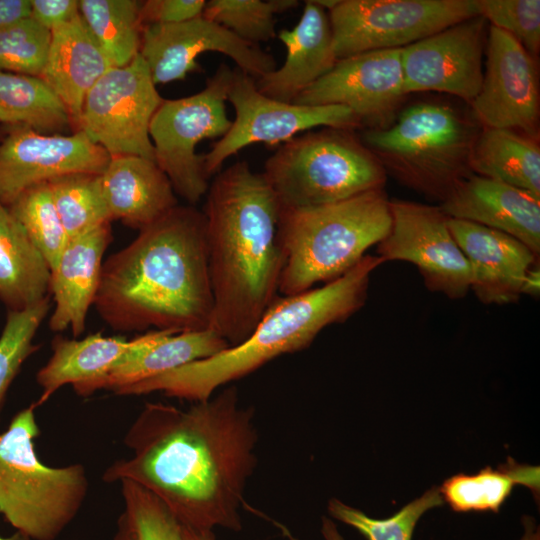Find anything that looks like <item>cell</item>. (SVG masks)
Masks as SVG:
<instances>
[{"label": "cell", "mask_w": 540, "mask_h": 540, "mask_svg": "<svg viewBox=\"0 0 540 540\" xmlns=\"http://www.w3.org/2000/svg\"><path fill=\"white\" fill-rule=\"evenodd\" d=\"M257 441L253 408L241 405L235 386L185 410L148 402L124 437L132 456L109 466L103 481L135 482L182 526L239 531Z\"/></svg>", "instance_id": "obj_1"}, {"label": "cell", "mask_w": 540, "mask_h": 540, "mask_svg": "<svg viewBox=\"0 0 540 540\" xmlns=\"http://www.w3.org/2000/svg\"><path fill=\"white\" fill-rule=\"evenodd\" d=\"M93 305L117 331L210 329L213 293L203 212L178 204L110 255Z\"/></svg>", "instance_id": "obj_2"}, {"label": "cell", "mask_w": 540, "mask_h": 540, "mask_svg": "<svg viewBox=\"0 0 540 540\" xmlns=\"http://www.w3.org/2000/svg\"><path fill=\"white\" fill-rule=\"evenodd\" d=\"M213 293L210 329L243 342L278 296L286 261L281 206L262 173L237 161L214 175L203 208Z\"/></svg>", "instance_id": "obj_3"}, {"label": "cell", "mask_w": 540, "mask_h": 540, "mask_svg": "<svg viewBox=\"0 0 540 540\" xmlns=\"http://www.w3.org/2000/svg\"><path fill=\"white\" fill-rule=\"evenodd\" d=\"M383 263L379 256L366 254L344 275L321 287L277 296L240 344L114 393L162 392L191 402L207 400L220 387L248 376L276 357L307 348L324 328L343 323L358 312L366 303L372 273Z\"/></svg>", "instance_id": "obj_4"}, {"label": "cell", "mask_w": 540, "mask_h": 540, "mask_svg": "<svg viewBox=\"0 0 540 540\" xmlns=\"http://www.w3.org/2000/svg\"><path fill=\"white\" fill-rule=\"evenodd\" d=\"M391 221L384 188L322 206L281 208L286 261L278 293L299 294L341 277L386 237Z\"/></svg>", "instance_id": "obj_5"}, {"label": "cell", "mask_w": 540, "mask_h": 540, "mask_svg": "<svg viewBox=\"0 0 540 540\" xmlns=\"http://www.w3.org/2000/svg\"><path fill=\"white\" fill-rule=\"evenodd\" d=\"M481 126L455 107L419 102L384 128H368L362 142L386 173L439 201L472 172L469 162Z\"/></svg>", "instance_id": "obj_6"}, {"label": "cell", "mask_w": 540, "mask_h": 540, "mask_svg": "<svg viewBox=\"0 0 540 540\" xmlns=\"http://www.w3.org/2000/svg\"><path fill=\"white\" fill-rule=\"evenodd\" d=\"M35 408L20 411L0 435V513L29 539L55 540L81 509L89 483L82 464L48 467L39 460Z\"/></svg>", "instance_id": "obj_7"}, {"label": "cell", "mask_w": 540, "mask_h": 540, "mask_svg": "<svg viewBox=\"0 0 540 540\" xmlns=\"http://www.w3.org/2000/svg\"><path fill=\"white\" fill-rule=\"evenodd\" d=\"M262 175L283 209L342 201L382 189L387 179L354 130L331 127L283 143L266 160Z\"/></svg>", "instance_id": "obj_8"}, {"label": "cell", "mask_w": 540, "mask_h": 540, "mask_svg": "<svg viewBox=\"0 0 540 540\" xmlns=\"http://www.w3.org/2000/svg\"><path fill=\"white\" fill-rule=\"evenodd\" d=\"M232 75L233 69L221 63L200 92L164 99L150 123L155 163L174 192L192 206L206 195L210 184L203 154L195 148L204 139L223 137L232 125L225 105Z\"/></svg>", "instance_id": "obj_9"}, {"label": "cell", "mask_w": 540, "mask_h": 540, "mask_svg": "<svg viewBox=\"0 0 540 540\" xmlns=\"http://www.w3.org/2000/svg\"><path fill=\"white\" fill-rule=\"evenodd\" d=\"M328 12L337 59L401 49L479 15L475 0H338Z\"/></svg>", "instance_id": "obj_10"}, {"label": "cell", "mask_w": 540, "mask_h": 540, "mask_svg": "<svg viewBox=\"0 0 540 540\" xmlns=\"http://www.w3.org/2000/svg\"><path fill=\"white\" fill-rule=\"evenodd\" d=\"M163 100L138 54L128 64L109 69L94 84L85 97L77 130L110 157L134 155L154 160L149 127Z\"/></svg>", "instance_id": "obj_11"}, {"label": "cell", "mask_w": 540, "mask_h": 540, "mask_svg": "<svg viewBox=\"0 0 540 540\" xmlns=\"http://www.w3.org/2000/svg\"><path fill=\"white\" fill-rule=\"evenodd\" d=\"M227 100L234 107L235 119L228 132L203 154L208 178L218 173L230 156L250 144H283L319 126L354 130L362 125L342 105L308 106L269 98L257 89L253 77L237 67L233 69Z\"/></svg>", "instance_id": "obj_12"}, {"label": "cell", "mask_w": 540, "mask_h": 540, "mask_svg": "<svg viewBox=\"0 0 540 540\" xmlns=\"http://www.w3.org/2000/svg\"><path fill=\"white\" fill-rule=\"evenodd\" d=\"M390 209V230L377 244V256L413 264L431 292L464 298L471 285L469 265L440 206L394 199Z\"/></svg>", "instance_id": "obj_13"}, {"label": "cell", "mask_w": 540, "mask_h": 540, "mask_svg": "<svg viewBox=\"0 0 540 540\" xmlns=\"http://www.w3.org/2000/svg\"><path fill=\"white\" fill-rule=\"evenodd\" d=\"M110 158L81 130L61 135L5 126L0 140V201L8 207L29 188L67 175H100Z\"/></svg>", "instance_id": "obj_14"}, {"label": "cell", "mask_w": 540, "mask_h": 540, "mask_svg": "<svg viewBox=\"0 0 540 540\" xmlns=\"http://www.w3.org/2000/svg\"><path fill=\"white\" fill-rule=\"evenodd\" d=\"M479 93L470 103L481 127L512 129L539 140L540 93L535 60L505 31L489 25Z\"/></svg>", "instance_id": "obj_15"}, {"label": "cell", "mask_w": 540, "mask_h": 540, "mask_svg": "<svg viewBox=\"0 0 540 540\" xmlns=\"http://www.w3.org/2000/svg\"><path fill=\"white\" fill-rule=\"evenodd\" d=\"M406 96L401 49L363 52L338 59L334 67L301 92L298 105H342L362 125L384 128Z\"/></svg>", "instance_id": "obj_16"}, {"label": "cell", "mask_w": 540, "mask_h": 540, "mask_svg": "<svg viewBox=\"0 0 540 540\" xmlns=\"http://www.w3.org/2000/svg\"><path fill=\"white\" fill-rule=\"evenodd\" d=\"M205 52L225 54L254 79L276 69L273 55L202 15L181 23L142 28L139 54L155 85L182 80L188 73L200 71L196 60Z\"/></svg>", "instance_id": "obj_17"}, {"label": "cell", "mask_w": 540, "mask_h": 540, "mask_svg": "<svg viewBox=\"0 0 540 540\" xmlns=\"http://www.w3.org/2000/svg\"><path fill=\"white\" fill-rule=\"evenodd\" d=\"M487 32L478 15L401 48L406 95L435 91L470 104L482 84Z\"/></svg>", "instance_id": "obj_18"}, {"label": "cell", "mask_w": 540, "mask_h": 540, "mask_svg": "<svg viewBox=\"0 0 540 540\" xmlns=\"http://www.w3.org/2000/svg\"><path fill=\"white\" fill-rule=\"evenodd\" d=\"M448 226L470 269L472 290L485 305L516 302L536 256L512 236L473 222L449 218Z\"/></svg>", "instance_id": "obj_19"}, {"label": "cell", "mask_w": 540, "mask_h": 540, "mask_svg": "<svg viewBox=\"0 0 540 540\" xmlns=\"http://www.w3.org/2000/svg\"><path fill=\"white\" fill-rule=\"evenodd\" d=\"M449 217L512 236L540 253V199L503 182L471 173L440 203Z\"/></svg>", "instance_id": "obj_20"}, {"label": "cell", "mask_w": 540, "mask_h": 540, "mask_svg": "<svg viewBox=\"0 0 540 540\" xmlns=\"http://www.w3.org/2000/svg\"><path fill=\"white\" fill-rule=\"evenodd\" d=\"M111 241V223L69 238L50 271L49 291L55 303L49 319L51 330L70 328L75 337L85 331L87 313L99 287L103 256Z\"/></svg>", "instance_id": "obj_21"}, {"label": "cell", "mask_w": 540, "mask_h": 540, "mask_svg": "<svg viewBox=\"0 0 540 540\" xmlns=\"http://www.w3.org/2000/svg\"><path fill=\"white\" fill-rule=\"evenodd\" d=\"M278 38L287 50L283 65L255 79V83L265 96L293 102L338 61L333 49L329 15L313 0L305 1L297 25L290 30H281Z\"/></svg>", "instance_id": "obj_22"}, {"label": "cell", "mask_w": 540, "mask_h": 540, "mask_svg": "<svg viewBox=\"0 0 540 540\" xmlns=\"http://www.w3.org/2000/svg\"><path fill=\"white\" fill-rule=\"evenodd\" d=\"M100 183L112 221L139 231L178 205L170 180L152 159L111 157Z\"/></svg>", "instance_id": "obj_23"}, {"label": "cell", "mask_w": 540, "mask_h": 540, "mask_svg": "<svg viewBox=\"0 0 540 540\" xmlns=\"http://www.w3.org/2000/svg\"><path fill=\"white\" fill-rule=\"evenodd\" d=\"M40 77L66 106L77 126L86 95L113 67L85 26L80 14L53 28Z\"/></svg>", "instance_id": "obj_24"}, {"label": "cell", "mask_w": 540, "mask_h": 540, "mask_svg": "<svg viewBox=\"0 0 540 540\" xmlns=\"http://www.w3.org/2000/svg\"><path fill=\"white\" fill-rule=\"evenodd\" d=\"M137 343V337H105L100 332L84 339L57 335L51 342L52 355L37 372L41 394L35 404H44L61 387L71 384L75 393L86 397L97 390L109 371Z\"/></svg>", "instance_id": "obj_25"}, {"label": "cell", "mask_w": 540, "mask_h": 540, "mask_svg": "<svg viewBox=\"0 0 540 540\" xmlns=\"http://www.w3.org/2000/svg\"><path fill=\"white\" fill-rule=\"evenodd\" d=\"M229 344L211 329L174 334L152 330L137 337V343L104 377L100 389L115 391L170 370L215 355Z\"/></svg>", "instance_id": "obj_26"}, {"label": "cell", "mask_w": 540, "mask_h": 540, "mask_svg": "<svg viewBox=\"0 0 540 540\" xmlns=\"http://www.w3.org/2000/svg\"><path fill=\"white\" fill-rule=\"evenodd\" d=\"M49 285V266L0 201V301L23 310L49 297Z\"/></svg>", "instance_id": "obj_27"}, {"label": "cell", "mask_w": 540, "mask_h": 540, "mask_svg": "<svg viewBox=\"0 0 540 540\" xmlns=\"http://www.w3.org/2000/svg\"><path fill=\"white\" fill-rule=\"evenodd\" d=\"M472 173L503 182L540 199L538 140L512 129L481 127L470 162Z\"/></svg>", "instance_id": "obj_28"}, {"label": "cell", "mask_w": 540, "mask_h": 540, "mask_svg": "<svg viewBox=\"0 0 540 540\" xmlns=\"http://www.w3.org/2000/svg\"><path fill=\"white\" fill-rule=\"evenodd\" d=\"M539 467L520 464L511 457L497 468L486 466L475 474L458 473L439 487L443 501L459 513H498L516 485L539 494Z\"/></svg>", "instance_id": "obj_29"}, {"label": "cell", "mask_w": 540, "mask_h": 540, "mask_svg": "<svg viewBox=\"0 0 540 540\" xmlns=\"http://www.w3.org/2000/svg\"><path fill=\"white\" fill-rule=\"evenodd\" d=\"M0 124L57 134L73 122L64 103L41 77L0 70Z\"/></svg>", "instance_id": "obj_30"}, {"label": "cell", "mask_w": 540, "mask_h": 540, "mask_svg": "<svg viewBox=\"0 0 540 540\" xmlns=\"http://www.w3.org/2000/svg\"><path fill=\"white\" fill-rule=\"evenodd\" d=\"M141 1L80 0L79 14L113 67L131 62L138 54L143 25Z\"/></svg>", "instance_id": "obj_31"}, {"label": "cell", "mask_w": 540, "mask_h": 540, "mask_svg": "<svg viewBox=\"0 0 540 540\" xmlns=\"http://www.w3.org/2000/svg\"><path fill=\"white\" fill-rule=\"evenodd\" d=\"M48 184L69 238L112 222L103 196L100 175L72 174Z\"/></svg>", "instance_id": "obj_32"}, {"label": "cell", "mask_w": 540, "mask_h": 540, "mask_svg": "<svg viewBox=\"0 0 540 540\" xmlns=\"http://www.w3.org/2000/svg\"><path fill=\"white\" fill-rule=\"evenodd\" d=\"M123 510L113 540H183L181 524L147 489L122 480Z\"/></svg>", "instance_id": "obj_33"}, {"label": "cell", "mask_w": 540, "mask_h": 540, "mask_svg": "<svg viewBox=\"0 0 540 540\" xmlns=\"http://www.w3.org/2000/svg\"><path fill=\"white\" fill-rule=\"evenodd\" d=\"M50 271L56 266L69 236L56 210L48 183L24 191L8 206Z\"/></svg>", "instance_id": "obj_34"}, {"label": "cell", "mask_w": 540, "mask_h": 540, "mask_svg": "<svg viewBox=\"0 0 540 540\" xmlns=\"http://www.w3.org/2000/svg\"><path fill=\"white\" fill-rule=\"evenodd\" d=\"M298 4L296 0H210L206 1L202 16L259 46L276 36L274 15Z\"/></svg>", "instance_id": "obj_35"}, {"label": "cell", "mask_w": 540, "mask_h": 540, "mask_svg": "<svg viewBox=\"0 0 540 540\" xmlns=\"http://www.w3.org/2000/svg\"><path fill=\"white\" fill-rule=\"evenodd\" d=\"M443 502L439 487L434 486L385 519L371 518L336 498L329 500L327 509L332 518L353 527L367 540H412L420 518Z\"/></svg>", "instance_id": "obj_36"}, {"label": "cell", "mask_w": 540, "mask_h": 540, "mask_svg": "<svg viewBox=\"0 0 540 540\" xmlns=\"http://www.w3.org/2000/svg\"><path fill=\"white\" fill-rule=\"evenodd\" d=\"M49 308V297H46L23 310H8L0 335V409L21 366L38 349L33 340Z\"/></svg>", "instance_id": "obj_37"}, {"label": "cell", "mask_w": 540, "mask_h": 540, "mask_svg": "<svg viewBox=\"0 0 540 540\" xmlns=\"http://www.w3.org/2000/svg\"><path fill=\"white\" fill-rule=\"evenodd\" d=\"M51 32L28 17L0 30V70L40 77Z\"/></svg>", "instance_id": "obj_38"}, {"label": "cell", "mask_w": 540, "mask_h": 540, "mask_svg": "<svg viewBox=\"0 0 540 540\" xmlns=\"http://www.w3.org/2000/svg\"><path fill=\"white\" fill-rule=\"evenodd\" d=\"M478 14L515 38L534 58L540 51L539 0H475Z\"/></svg>", "instance_id": "obj_39"}, {"label": "cell", "mask_w": 540, "mask_h": 540, "mask_svg": "<svg viewBox=\"0 0 540 540\" xmlns=\"http://www.w3.org/2000/svg\"><path fill=\"white\" fill-rule=\"evenodd\" d=\"M204 0H147L141 1L140 21L143 26L176 24L202 15Z\"/></svg>", "instance_id": "obj_40"}, {"label": "cell", "mask_w": 540, "mask_h": 540, "mask_svg": "<svg viewBox=\"0 0 540 540\" xmlns=\"http://www.w3.org/2000/svg\"><path fill=\"white\" fill-rule=\"evenodd\" d=\"M30 18L51 31L79 14L78 0H30Z\"/></svg>", "instance_id": "obj_41"}, {"label": "cell", "mask_w": 540, "mask_h": 540, "mask_svg": "<svg viewBox=\"0 0 540 540\" xmlns=\"http://www.w3.org/2000/svg\"><path fill=\"white\" fill-rule=\"evenodd\" d=\"M30 0H0V30L30 17Z\"/></svg>", "instance_id": "obj_42"}, {"label": "cell", "mask_w": 540, "mask_h": 540, "mask_svg": "<svg viewBox=\"0 0 540 540\" xmlns=\"http://www.w3.org/2000/svg\"><path fill=\"white\" fill-rule=\"evenodd\" d=\"M540 294V268L538 263L533 265L524 277L521 286V295H528L533 298Z\"/></svg>", "instance_id": "obj_43"}, {"label": "cell", "mask_w": 540, "mask_h": 540, "mask_svg": "<svg viewBox=\"0 0 540 540\" xmlns=\"http://www.w3.org/2000/svg\"><path fill=\"white\" fill-rule=\"evenodd\" d=\"M183 540H216L213 530H197L181 525Z\"/></svg>", "instance_id": "obj_44"}, {"label": "cell", "mask_w": 540, "mask_h": 540, "mask_svg": "<svg viewBox=\"0 0 540 540\" xmlns=\"http://www.w3.org/2000/svg\"><path fill=\"white\" fill-rule=\"evenodd\" d=\"M321 534L324 540H345L333 520L328 517H322Z\"/></svg>", "instance_id": "obj_45"}, {"label": "cell", "mask_w": 540, "mask_h": 540, "mask_svg": "<svg viewBox=\"0 0 540 540\" xmlns=\"http://www.w3.org/2000/svg\"><path fill=\"white\" fill-rule=\"evenodd\" d=\"M524 534L520 540H540V530L532 517L524 516L522 519Z\"/></svg>", "instance_id": "obj_46"}, {"label": "cell", "mask_w": 540, "mask_h": 540, "mask_svg": "<svg viewBox=\"0 0 540 540\" xmlns=\"http://www.w3.org/2000/svg\"><path fill=\"white\" fill-rule=\"evenodd\" d=\"M279 527L282 529L283 534H284L289 540H297V539H295V538L292 536V534H291L284 526L280 525Z\"/></svg>", "instance_id": "obj_47"}, {"label": "cell", "mask_w": 540, "mask_h": 540, "mask_svg": "<svg viewBox=\"0 0 540 540\" xmlns=\"http://www.w3.org/2000/svg\"><path fill=\"white\" fill-rule=\"evenodd\" d=\"M2 135H3V133L1 132V128H0V140L2 138Z\"/></svg>", "instance_id": "obj_48"}]
</instances>
